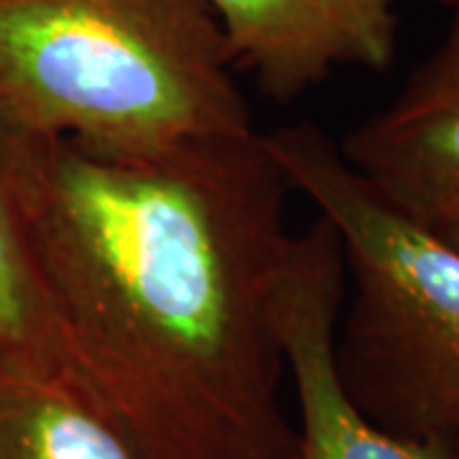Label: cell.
Masks as SVG:
<instances>
[{
    "mask_svg": "<svg viewBox=\"0 0 459 459\" xmlns=\"http://www.w3.org/2000/svg\"><path fill=\"white\" fill-rule=\"evenodd\" d=\"M291 192L340 238L344 296L334 362L377 429L459 442V247L398 210L312 123L263 133Z\"/></svg>",
    "mask_w": 459,
    "mask_h": 459,
    "instance_id": "3",
    "label": "cell"
},
{
    "mask_svg": "<svg viewBox=\"0 0 459 459\" xmlns=\"http://www.w3.org/2000/svg\"><path fill=\"white\" fill-rule=\"evenodd\" d=\"M291 186L263 131L153 156L44 146L33 240L65 368L143 459H286Z\"/></svg>",
    "mask_w": 459,
    "mask_h": 459,
    "instance_id": "1",
    "label": "cell"
},
{
    "mask_svg": "<svg viewBox=\"0 0 459 459\" xmlns=\"http://www.w3.org/2000/svg\"><path fill=\"white\" fill-rule=\"evenodd\" d=\"M362 179L411 217L459 195V5L442 44L383 110L340 143Z\"/></svg>",
    "mask_w": 459,
    "mask_h": 459,
    "instance_id": "6",
    "label": "cell"
},
{
    "mask_svg": "<svg viewBox=\"0 0 459 459\" xmlns=\"http://www.w3.org/2000/svg\"><path fill=\"white\" fill-rule=\"evenodd\" d=\"M444 3H449L452 8H455V5H459V0H444Z\"/></svg>",
    "mask_w": 459,
    "mask_h": 459,
    "instance_id": "11",
    "label": "cell"
},
{
    "mask_svg": "<svg viewBox=\"0 0 459 459\" xmlns=\"http://www.w3.org/2000/svg\"><path fill=\"white\" fill-rule=\"evenodd\" d=\"M47 141L0 100V342L65 368L62 334L33 240V197Z\"/></svg>",
    "mask_w": 459,
    "mask_h": 459,
    "instance_id": "8",
    "label": "cell"
},
{
    "mask_svg": "<svg viewBox=\"0 0 459 459\" xmlns=\"http://www.w3.org/2000/svg\"><path fill=\"white\" fill-rule=\"evenodd\" d=\"M0 459H143L59 362L0 342Z\"/></svg>",
    "mask_w": 459,
    "mask_h": 459,
    "instance_id": "7",
    "label": "cell"
},
{
    "mask_svg": "<svg viewBox=\"0 0 459 459\" xmlns=\"http://www.w3.org/2000/svg\"><path fill=\"white\" fill-rule=\"evenodd\" d=\"M413 220H419L421 225H427L437 235H442L444 240H449L452 246L459 247V195L431 204L429 210L416 214Z\"/></svg>",
    "mask_w": 459,
    "mask_h": 459,
    "instance_id": "9",
    "label": "cell"
},
{
    "mask_svg": "<svg viewBox=\"0 0 459 459\" xmlns=\"http://www.w3.org/2000/svg\"><path fill=\"white\" fill-rule=\"evenodd\" d=\"M452 452H455V459H459V442L452 446Z\"/></svg>",
    "mask_w": 459,
    "mask_h": 459,
    "instance_id": "10",
    "label": "cell"
},
{
    "mask_svg": "<svg viewBox=\"0 0 459 459\" xmlns=\"http://www.w3.org/2000/svg\"><path fill=\"white\" fill-rule=\"evenodd\" d=\"M344 296L337 232L316 217L291 232L276 301V332L294 388L296 442L286 459H455L452 446L409 442L365 419L334 362V329Z\"/></svg>",
    "mask_w": 459,
    "mask_h": 459,
    "instance_id": "4",
    "label": "cell"
},
{
    "mask_svg": "<svg viewBox=\"0 0 459 459\" xmlns=\"http://www.w3.org/2000/svg\"><path fill=\"white\" fill-rule=\"evenodd\" d=\"M207 0H0V100L108 156L258 133Z\"/></svg>",
    "mask_w": 459,
    "mask_h": 459,
    "instance_id": "2",
    "label": "cell"
},
{
    "mask_svg": "<svg viewBox=\"0 0 459 459\" xmlns=\"http://www.w3.org/2000/svg\"><path fill=\"white\" fill-rule=\"evenodd\" d=\"M235 66L265 98L294 102L337 69H388L398 0H207Z\"/></svg>",
    "mask_w": 459,
    "mask_h": 459,
    "instance_id": "5",
    "label": "cell"
}]
</instances>
